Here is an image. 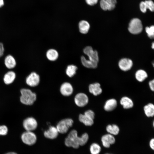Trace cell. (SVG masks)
Instances as JSON below:
<instances>
[{
	"label": "cell",
	"instance_id": "obj_33",
	"mask_svg": "<svg viewBox=\"0 0 154 154\" xmlns=\"http://www.w3.org/2000/svg\"><path fill=\"white\" fill-rule=\"evenodd\" d=\"M5 51V47L3 44L0 42V58L4 55Z\"/></svg>",
	"mask_w": 154,
	"mask_h": 154
},
{
	"label": "cell",
	"instance_id": "obj_26",
	"mask_svg": "<svg viewBox=\"0 0 154 154\" xmlns=\"http://www.w3.org/2000/svg\"><path fill=\"white\" fill-rule=\"evenodd\" d=\"M100 4L101 8L104 10H112L115 7V6L112 5L105 0H100Z\"/></svg>",
	"mask_w": 154,
	"mask_h": 154
},
{
	"label": "cell",
	"instance_id": "obj_3",
	"mask_svg": "<svg viewBox=\"0 0 154 154\" xmlns=\"http://www.w3.org/2000/svg\"><path fill=\"white\" fill-rule=\"evenodd\" d=\"M128 30L131 33L133 34H137L141 33L143 30L141 21L137 18L131 19L129 23Z\"/></svg>",
	"mask_w": 154,
	"mask_h": 154
},
{
	"label": "cell",
	"instance_id": "obj_38",
	"mask_svg": "<svg viewBox=\"0 0 154 154\" xmlns=\"http://www.w3.org/2000/svg\"><path fill=\"white\" fill-rule=\"evenodd\" d=\"M107 2L110 4L116 6L117 3L116 0H105Z\"/></svg>",
	"mask_w": 154,
	"mask_h": 154
},
{
	"label": "cell",
	"instance_id": "obj_21",
	"mask_svg": "<svg viewBox=\"0 0 154 154\" xmlns=\"http://www.w3.org/2000/svg\"><path fill=\"white\" fill-rule=\"evenodd\" d=\"M78 27L80 32L82 34H85L88 32L90 25L87 21L82 20L79 22Z\"/></svg>",
	"mask_w": 154,
	"mask_h": 154
},
{
	"label": "cell",
	"instance_id": "obj_2",
	"mask_svg": "<svg viewBox=\"0 0 154 154\" xmlns=\"http://www.w3.org/2000/svg\"><path fill=\"white\" fill-rule=\"evenodd\" d=\"M21 95L20 100L21 103L27 105L33 104L36 101L37 96L36 94L30 90L23 88L20 91Z\"/></svg>",
	"mask_w": 154,
	"mask_h": 154
},
{
	"label": "cell",
	"instance_id": "obj_16",
	"mask_svg": "<svg viewBox=\"0 0 154 154\" xmlns=\"http://www.w3.org/2000/svg\"><path fill=\"white\" fill-rule=\"evenodd\" d=\"M16 77V74L14 71L12 70L9 71L4 75L3 81L5 84H9L14 81Z\"/></svg>",
	"mask_w": 154,
	"mask_h": 154
},
{
	"label": "cell",
	"instance_id": "obj_32",
	"mask_svg": "<svg viewBox=\"0 0 154 154\" xmlns=\"http://www.w3.org/2000/svg\"><path fill=\"white\" fill-rule=\"evenodd\" d=\"M84 114L93 119H94V113L91 110H88L84 112Z\"/></svg>",
	"mask_w": 154,
	"mask_h": 154
},
{
	"label": "cell",
	"instance_id": "obj_22",
	"mask_svg": "<svg viewBox=\"0 0 154 154\" xmlns=\"http://www.w3.org/2000/svg\"><path fill=\"white\" fill-rule=\"evenodd\" d=\"M79 120L86 126H91L94 123V119L84 114H80Z\"/></svg>",
	"mask_w": 154,
	"mask_h": 154
},
{
	"label": "cell",
	"instance_id": "obj_14",
	"mask_svg": "<svg viewBox=\"0 0 154 154\" xmlns=\"http://www.w3.org/2000/svg\"><path fill=\"white\" fill-rule=\"evenodd\" d=\"M59 132L56 127L50 126L48 129L44 132V136L48 139H54L58 136Z\"/></svg>",
	"mask_w": 154,
	"mask_h": 154
},
{
	"label": "cell",
	"instance_id": "obj_18",
	"mask_svg": "<svg viewBox=\"0 0 154 154\" xmlns=\"http://www.w3.org/2000/svg\"><path fill=\"white\" fill-rule=\"evenodd\" d=\"M117 101L114 99L108 100L105 102L104 106L105 110L107 111H111L114 110L116 107Z\"/></svg>",
	"mask_w": 154,
	"mask_h": 154
},
{
	"label": "cell",
	"instance_id": "obj_43",
	"mask_svg": "<svg viewBox=\"0 0 154 154\" xmlns=\"http://www.w3.org/2000/svg\"><path fill=\"white\" fill-rule=\"evenodd\" d=\"M152 63L153 66V67L154 68V61H153V62H152Z\"/></svg>",
	"mask_w": 154,
	"mask_h": 154
},
{
	"label": "cell",
	"instance_id": "obj_13",
	"mask_svg": "<svg viewBox=\"0 0 154 154\" xmlns=\"http://www.w3.org/2000/svg\"><path fill=\"white\" fill-rule=\"evenodd\" d=\"M101 141L103 146L108 148L110 147V145L115 143V139L114 135L108 133L102 137Z\"/></svg>",
	"mask_w": 154,
	"mask_h": 154
},
{
	"label": "cell",
	"instance_id": "obj_10",
	"mask_svg": "<svg viewBox=\"0 0 154 154\" xmlns=\"http://www.w3.org/2000/svg\"><path fill=\"white\" fill-rule=\"evenodd\" d=\"M4 63L6 68L9 69L14 68L16 66L17 62L15 57L11 54L7 55L4 60Z\"/></svg>",
	"mask_w": 154,
	"mask_h": 154
},
{
	"label": "cell",
	"instance_id": "obj_6",
	"mask_svg": "<svg viewBox=\"0 0 154 154\" xmlns=\"http://www.w3.org/2000/svg\"><path fill=\"white\" fill-rule=\"evenodd\" d=\"M21 138L24 143L29 145L34 144L37 139L35 134L32 131H29L23 133L21 135Z\"/></svg>",
	"mask_w": 154,
	"mask_h": 154
},
{
	"label": "cell",
	"instance_id": "obj_15",
	"mask_svg": "<svg viewBox=\"0 0 154 154\" xmlns=\"http://www.w3.org/2000/svg\"><path fill=\"white\" fill-rule=\"evenodd\" d=\"M89 90L90 93L95 96L100 94L102 92L100 85L98 83L90 84L89 86Z\"/></svg>",
	"mask_w": 154,
	"mask_h": 154
},
{
	"label": "cell",
	"instance_id": "obj_5",
	"mask_svg": "<svg viewBox=\"0 0 154 154\" xmlns=\"http://www.w3.org/2000/svg\"><path fill=\"white\" fill-rule=\"evenodd\" d=\"M83 52L88 57L89 60H87L89 61L98 65L99 57L96 50H94L91 46H87L84 49Z\"/></svg>",
	"mask_w": 154,
	"mask_h": 154
},
{
	"label": "cell",
	"instance_id": "obj_28",
	"mask_svg": "<svg viewBox=\"0 0 154 154\" xmlns=\"http://www.w3.org/2000/svg\"><path fill=\"white\" fill-rule=\"evenodd\" d=\"M101 151V147L98 144L94 143L91 145L90 151L91 154H99Z\"/></svg>",
	"mask_w": 154,
	"mask_h": 154
},
{
	"label": "cell",
	"instance_id": "obj_44",
	"mask_svg": "<svg viewBox=\"0 0 154 154\" xmlns=\"http://www.w3.org/2000/svg\"><path fill=\"white\" fill-rule=\"evenodd\" d=\"M106 154H109V153H106Z\"/></svg>",
	"mask_w": 154,
	"mask_h": 154
},
{
	"label": "cell",
	"instance_id": "obj_34",
	"mask_svg": "<svg viewBox=\"0 0 154 154\" xmlns=\"http://www.w3.org/2000/svg\"><path fill=\"white\" fill-rule=\"evenodd\" d=\"M148 85L150 90L154 92V78L149 82Z\"/></svg>",
	"mask_w": 154,
	"mask_h": 154
},
{
	"label": "cell",
	"instance_id": "obj_30",
	"mask_svg": "<svg viewBox=\"0 0 154 154\" xmlns=\"http://www.w3.org/2000/svg\"><path fill=\"white\" fill-rule=\"evenodd\" d=\"M146 9H149L151 11H154V3L150 0L146 1H144Z\"/></svg>",
	"mask_w": 154,
	"mask_h": 154
},
{
	"label": "cell",
	"instance_id": "obj_29",
	"mask_svg": "<svg viewBox=\"0 0 154 154\" xmlns=\"http://www.w3.org/2000/svg\"><path fill=\"white\" fill-rule=\"evenodd\" d=\"M145 30L149 38L151 39L154 38V25L146 27Z\"/></svg>",
	"mask_w": 154,
	"mask_h": 154
},
{
	"label": "cell",
	"instance_id": "obj_41",
	"mask_svg": "<svg viewBox=\"0 0 154 154\" xmlns=\"http://www.w3.org/2000/svg\"><path fill=\"white\" fill-rule=\"evenodd\" d=\"M151 48L154 50V42L152 43Z\"/></svg>",
	"mask_w": 154,
	"mask_h": 154
},
{
	"label": "cell",
	"instance_id": "obj_20",
	"mask_svg": "<svg viewBox=\"0 0 154 154\" xmlns=\"http://www.w3.org/2000/svg\"><path fill=\"white\" fill-rule=\"evenodd\" d=\"M135 76L138 81L141 82L144 81L147 78L148 75L147 72L145 70L140 69L136 72Z\"/></svg>",
	"mask_w": 154,
	"mask_h": 154
},
{
	"label": "cell",
	"instance_id": "obj_42",
	"mask_svg": "<svg viewBox=\"0 0 154 154\" xmlns=\"http://www.w3.org/2000/svg\"><path fill=\"white\" fill-rule=\"evenodd\" d=\"M152 125H153V127L154 129V119L153 121Z\"/></svg>",
	"mask_w": 154,
	"mask_h": 154
},
{
	"label": "cell",
	"instance_id": "obj_12",
	"mask_svg": "<svg viewBox=\"0 0 154 154\" xmlns=\"http://www.w3.org/2000/svg\"><path fill=\"white\" fill-rule=\"evenodd\" d=\"M131 60L127 58H123L119 61L118 65L119 68L122 70L126 71L131 69L133 66Z\"/></svg>",
	"mask_w": 154,
	"mask_h": 154
},
{
	"label": "cell",
	"instance_id": "obj_7",
	"mask_svg": "<svg viewBox=\"0 0 154 154\" xmlns=\"http://www.w3.org/2000/svg\"><path fill=\"white\" fill-rule=\"evenodd\" d=\"M37 120L32 117L26 118L23 122V126L27 131H32L35 130L37 128Z\"/></svg>",
	"mask_w": 154,
	"mask_h": 154
},
{
	"label": "cell",
	"instance_id": "obj_1",
	"mask_svg": "<svg viewBox=\"0 0 154 154\" xmlns=\"http://www.w3.org/2000/svg\"><path fill=\"white\" fill-rule=\"evenodd\" d=\"M88 138V135L87 133H84L80 137H79L78 135L77 131L75 130H73L70 131L66 138L65 144L67 147L77 149L80 146L85 145L87 142Z\"/></svg>",
	"mask_w": 154,
	"mask_h": 154
},
{
	"label": "cell",
	"instance_id": "obj_8",
	"mask_svg": "<svg viewBox=\"0 0 154 154\" xmlns=\"http://www.w3.org/2000/svg\"><path fill=\"white\" fill-rule=\"evenodd\" d=\"M89 99L87 96L83 93H79L75 96L74 101L76 104L79 107H83L88 103Z\"/></svg>",
	"mask_w": 154,
	"mask_h": 154
},
{
	"label": "cell",
	"instance_id": "obj_23",
	"mask_svg": "<svg viewBox=\"0 0 154 154\" xmlns=\"http://www.w3.org/2000/svg\"><path fill=\"white\" fill-rule=\"evenodd\" d=\"M46 56L49 60L53 61L57 59L58 54L56 50L51 49L47 51L46 53Z\"/></svg>",
	"mask_w": 154,
	"mask_h": 154
},
{
	"label": "cell",
	"instance_id": "obj_37",
	"mask_svg": "<svg viewBox=\"0 0 154 154\" xmlns=\"http://www.w3.org/2000/svg\"><path fill=\"white\" fill-rule=\"evenodd\" d=\"M149 145L150 148L154 151V138H151L150 140Z\"/></svg>",
	"mask_w": 154,
	"mask_h": 154
},
{
	"label": "cell",
	"instance_id": "obj_24",
	"mask_svg": "<svg viewBox=\"0 0 154 154\" xmlns=\"http://www.w3.org/2000/svg\"><path fill=\"white\" fill-rule=\"evenodd\" d=\"M106 130L109 134L114 135H116L119 133V129L116 125H109L106 127Z\"/></svg>",
	"mask_w": 154,
	"mask_h": 154
},
{
	"label": "cell",
	"instance_id": "obj_40",
	"mask_svg": "<svg viewBox=\"0 0 154 154\" xmlns=\"http://www.w3.org/2000/svg\"><path fill=\"white\" fill-rule=\"evenodd\" d=\"M5 154H17V153L13 152H10L6 153Z\"/></svg>",
	"mask_w": 154,
	"mask_h": 154
},
{
	"label": "cell",
	"instance_id": "obj_25",
	"mask_svg": "<svg viewBox=\"0 0 154 154\" xmlns=\"http://www.w3.org/2000/svg\"><path fill=\"white\" fill-rule=\"evenodd\" d=\"M77 67L74 65H68L66 69V73L69 77H71L76 74Z\"/></svg>",
	"mask_w": 154,
	"mask_h": 154
},
{
	"label": "cell",
	"instance_id": "obj_17",
	"mask_svg": "<svg viewBox=\"0 0 154 154\" xmlns=\"http://www.w3.org/2000/svg\"><path fill=\"white\" fill-rule=\"evenodd\" d=\"M144 113L148 117L154 116V104L149 103L145 105L143 108Z\"/></svg>",
	"mask_w": 154,
	"mask_h": 154
},
{
	"label": "cell",
	"instance_id": "obj_27",
	"mask_svg": "<svg viewBox=\"0 0 154 154\" xmlns=\"http://www.w3.org/2000/svg\"><path fill=\"white\" fill-rule=\"evenodd\" d=\"M81 59L82 64L86 67L88 68H96L97 66V65L89 61L84 56H82L81 57Z\"/></svg>",
	"mask_w": 154,
	"mask_h": 154
},
{
	"label": "cell",
	"instance_id": "obj_11",
	"mask_svg": "<svg viewBox=\"0 0 154 154\" xmlns=\"http://www.w3.org/2000/svg\"><path fill=\"white\" fill-rule=\"evenodd\" d=\"M60 92L62 95L68 96L72 94L73 88L70 83L65 82L61 85L60 88Z\"/></svg>",
	"mask_w": 154,
	"mask_h": 154
},
{
	"label": "cell",
	"instance_id": "obj_9",
	"mask_svg": "<svg viewBox=\"0 0 154 154\" xmlns=\"http://www.w3.org/2000/svg\"><path fill=\"white\" fill-rule=\"evenodd\" d=\"M40 78L36 72L31 73L26 78V82L29 86L34 87L37 86L39 83Z\"/></svg>",
	"mask_w": 154,
	"mask_h": 154
},
{
	"label": "cell",
	"instance_id": "obj_19",
	"mask_svg": "<svg viewBox=\"0 0 154 154\" xmlns=\"http://www.w3.org/2000/svg\"><path fill=\"white\" fill-rule=\"evenodd\" d=\"M120 102L123 108L125 109L132 108L134 105L132 100L126 96L122 97Z\"/></svg>",
	"mask_w": 154,
	"mask_h": 154
},
{
	"label": "cell",
	"instance_id": "obj_39",
	"mask_svg": "<svg viewBox=\"0 0 154 154\" xmlns=\"http://www.w3.org/2000/svg\"><path fill=\"white\" fill-rule=\"evenodd\" d=\"M4 1L3 0H0V7H1L4 5Z\"/></svg>",
	"mask_w": 154,
	"mask_h": 154
},
{
	"label": "cell",
	"instance_id": "obj_4",
	"mask_svg": "<svg viewBox=\"0 0 154 154\" xmlns=\"http://www.w3.org/2000/svg\"><path fill=\"white\" fill-rule=\"evenodd\" d=\"M73 121L70 118L61 120L57 123L56 127L59 133L64 134L66 133L73 125Z\"/></svg>",
	"mask_w": 154,
	"mask_h": 154
},
{
	"label": "cell",
	"instance_id": "obj_31",
	"mask_svg": "<svg viewBox=\"0 0 154 154\" xmlns=\"http://www.w3.org/2000/svg\"><path fill=\"white\" fill-rule=\"evenodd\" d=\"M8 132V128L5 125L0 126V135H5Z\"/></svg>",
	"mask_w": 154,
	"mask_h": 154
},
{
	"label": "cell",
	"instance_id": "obj_36",
	"mask_svg": "<svg viewBox=\"0 0 154 154\" xmlns=\"http://www.w3.org/2000/svg\"><path fill=\"white\" fill-rule=\"evenodd\" d=\"M87 3L89 5L92 6L96 4L98 0H85Z\"/></svg>",
	"mask_w": 154,
	"mask_h": 154
},
{
	"label": "cell",
	"instance_id": "obj_35",
	"mask_svg": "<svg viewBox=\"0 0 154 154\" xmlns=\"http://www.w3.org/2000/svg\"><path fill=\"white\" fill-rule=\"evenodd\" d=\"M140 8L141 11L143 13H145L147 10L144 2H141L140 4Z\"/></svg>",
	"mask_w": 154,
	"mask_h": 154
}]
</instances>
